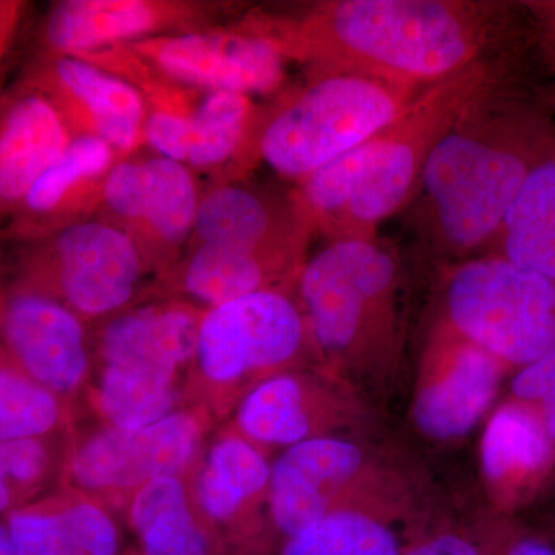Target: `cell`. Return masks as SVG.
Returning a JSON list of instances; mask_svg holds the SVG:
<instances>
[{
    "mask_svg": "<svg viewBox=\"0 0 555 555\" xmlns=\"http://www.w3.org/2000/svg\"><path fill=\"white\" fill-rule=\"evenodd\" d=\"M171 7L145 0H67L50 11L43 38L61 56H76L109 43L158 30Z\"/></svg>",
    "mask_w": 555,
    "mask_h": 555,
    "instance_id": "d6986e66",
    "label": "cell"
},
{
    "mask_svg": "<svg viewBox=\"0 0 555 555\" xmlns=\"http://www.w3.org/2000/svg\"><path fill=\"white\" fill-rule=\"evenodd\" d=\"M272 466L257 444L236 434L221 438L207 456L196 494L208 517L232 520L247 506L269 499Z\"/></svg>",
    "mask_w": 555,
    "mask_h": 555,
    "instance_id": "603a6c76",
    "label": "cell"
},
{
    "mask_svg": "<svg viewBox=\"0 0 555 555\" xmlns=\"http://www.w3.org/2000/svg\"><path fill=\"white\" fill-rule=\"evenodd\" d=\"M555 462V443L537 412L521 401L500 404L486 422L480 465L492 502L506 507L537 488Z\"/></svg>",
    "mask_w": 555,
    "mask_h": 555,
    "instance_id": "ac0fdd59",
    "label": "cell"
},
{
    "mask_svg": "<svg viewBox=\"0 0 555 555\" xmlns=\"http://www.w3.org/2000/svg\"><path fill=\"white\" fill-rule=\"evenodd\" d=\"M363 403V396L326 369L317 374L284 371L248 390L236 425L258 448L288 449L357 427L366 418Z\"/></svg>",
    "mask_w": 555,
    "mask_h": 555,
    "instance_id": "8fae6325",
    "label": "cell"
},
{
    "mask_svg": "<svg viewBox=\"0 0 555 555\" xmlns=\"http://www.w3.org/2000/svg\"><path fill=\"white\" fill-rule=\"evenodd\" d=\"M494 241L496 254L555 281V150L528 175Z\"/></svg>",
    "mask_w": 555,
    "mask_h": 555,
    "instance_id": "44dd1931",
    "label": "cell"
},
{
    "mask_svg": "<svg viewBox=\"0 0 555 555\" xmlns=\"http://www.w3.org/2000/svg\"><path fill=\"white\" fill-rule=\"evenodd\" d=\"M0 346L11 369L54 396L78 389L89 369L78 313L40 292H20L3 302Z\"/></svg>",
    "mask_w": 555,
    "mask_h": 555,
    "instance_id": "5bb4252c",
    "label": "cell"
},
{
    "mask_svg": "<svg viewBox=\"0 0 555 555\" xmlns=\"http://www.w3.org/2000/svg\"><path fill=\"white\" fill-rule=\"evenodd\" d=\"M30 86L49 94L62 115L86 116L90 134L127 152L138 144L145 126V102L127 80L83 61L60 56Z\"/></svg>",
    "mask_w": 555,
    "mask_h": 555,
    "instance_id": "9a60e30c",
    "label": "cell"
},
{
    "mask_svg": "<svg viewBox=\"0 0 555 555\" xmlns=\"http://www.w3.org/2000/svg\"><path fill=\"white\" fill-rule=\"evenodd\" d=\"M14 502H16V500H14L13 489H11L2 456H0V514L9 511Z\"/></svg>",
    "mask_w": 555,
    "mask_h": 555,
    "instance_id": "e575fe53",
    "label": "cell"
},
{
    "mask_svg": "<svg viewBox=\"0 0 555 555\" xmlns=\"http://www.w3.org/2000/svg\"><path fill=\"white\" fill-rule=\"evenodd\" d=\"M60 528L62 554L116 555L119 537L112 518L91 503L54 511Z\"/></svg>",
    "mask_w": 555,
    "mask_h": 555,
    "instance_id": "f1b7e54d",
    "label": "cell"
},
{
    "mask_svg": "<svg viewBox=\"0 0 555 555\" xmlns=\"http://www.w3.org/2000/svg\"><path fill=\"white\" fill-rule=\"evenodd\" d=\"M250 96L230 91H210L195 112L190 113L188 163L195 167H217L228 163L250 141L254 130Z\"/></svg>",
    "mask_w": 555,
    "mask_h": 555,
    "instance_id": "4316f807",
    "label": "cell"
},
{
    "mask_svg": "<svg viewBox=\"0 0 555 555\" xmlns=\"http://www.w3.org/2000/svg\"><path fill=\"white\" fill-rule=\"evenodd\" d=\"M134 49L169 78L210 91L250 96L270 93L284 80L286 57L248 27L141 39Z\"/></svg>",
    "mask_w": 555,
    "mask_h": 555,
    "instance_id": "7c38bea8",
    "label": "cell"
},
{
    "mask_svg": "<svg viewBox=\"0 0 555 555\" xmlns=\"http://www.w3.org/2000/svg\"><path fill=\"white\" fill-rule=\"evenodd\" d=\"M131 520L145 555H207V537L201 531L188 492L177 477H160L139 489Z\"/></svg>",
    "mask_w": 555,
    "mask_h": 555,
    "instance_id": "d4e9b609",
    "label": "cell"
},
{
    "mask_svg": "<svg viewBox=\"0 0 555 555\" xmlns=\"http://www.w3.org/2000/svg\"><path fill=\"white\" fill-rule=\"evenodd\" d=\"M42 438H24L0 443V456L13 489L14 500L27 495L49 476L50 449Z\"/></svg>",
    "mask_w": 555,
    "mask_h": 555,
    "instance_id": "4dcf8cb0",
    "label": "cell"
},
{
    "mask_svg": "<svg viewBox=\"0 0 555 555\" xmlns=\"http://www.w3.org/2000/svg\"><path fill=\"white\" fill-rule=\"evenodd\" d=\"M199 198L184 164L164 156L141 159L127 224L175 247L193 233Z\"/></svg>",
    "mask_w": 555,
    "mask_h": 555,
    "instance_id": "7402d4cb",
    "label": "cell"
},
{
    "mask_svg": "<svg viewBox=\"0 0 555 555\" xmlns=\"http://www.w3.org/2000/svg\"><path fill=\"white\" fill-rule=\"evenodd\" d=\"M438 321L524 367L555 349V281L499 254L467 258L441 281Z\"/></svg>",
    "mask_w": 555,
    "mask_h": 555,
    "instance_id": "8992f818",
    "label": "cell"
},
{
    "mask_svg": "<svg viewBox=\"0 0 555 555\" xmlns=\"http://www.w3.org/2000/svg\"><path fill=\"white\" fill-rule=\"evenodd\" d=\"M0 555H22L7 525H0Z\"/></svg>",
    "mask_w": 555,
    "mask_h": 555,
    "instance_id": "d590c367",
    "label": "cell"
},
{
    "mask_svg": "<svg viewBox=\"0 0 555 555\" xmlns=\"http://www.w3.org/2000/svg\"><path fill=\"white\" fill-rule=\"evenodd\" d=\"M201 425L178 412L139 429L107 430L89 438L73 456L72 477L93 491L142 488L160 477H177L196 454Z\"/></svg>",
    "mask_w": 555,
    "mask_h": 555,
    "instance_id": "4fadbf2b",
    "label": "cell"
},
{
    "mask_svg": "<svg viewBox=\"0 0 555 555\" xmlns=\"http://www.w3.org/2000/svg\"><path fill=\"white\" fill-rule=\"evenodd\" d=\"M301 268L257 251L198 244L185 262L182 283L193 298L217 308L255 292L295 284Z\"/></svg>",
    "mask_w": 555,
    "mask_h": 555,
    "instance_id": "ffe728a7",
    "label": "cell"
},
{
    "mask_svg": "<svg viewBox=\"0 0 555 555\" xmlns=\"http://www.w3.org/2000/svg\"><path fill=\"white\" fill-rule=\"evenodd\" d=\"M495 75L486 61L427 87L392 122L299 182L295 196L313 232L328 241L375 238L414 201L438 139Z\"/></svg>",
    "mask_w": 555,
    "mask_h": 555,
    "instance_id": "3957f363",
    "label": "cell"
},
{
    "mask_svg": "<svg viewBox=\"0 0 555 555\" xmlns=\"http://www.w3.org/2000/svg\"><path fill=\"white\" fill-rule=\"evenodd\" d=\"M420 91L352 73H315L270 113L250 142L270 169L299 184L392 122Z\"/></svg>",
    "mask_w": 555,
    "mask_h": 555,
    "instance_id": "5b68a950",
    "label": "cell"
},
{
    "mask_svg": "<svg viewBox=\"0 0 555 555\" xmlns=\"http://www.w3.org/2000/svg\"><path fill=\"white\" fill-rule=\"evenodd\" d=\"M503 555H555V545L535 537H517Z\"/></svg>",
    "mask_w": 555,
    "mask_h": 555,
    "instance_id": "836d02e7",
    "label": "cell"
},
{
    "mask_svg": "<svg viewBox=\"0 0 555 555\" xmlns=\"http://www.w3.org/2000/svg\"><path fill=\"white\" fill-rule=\"evenodd\" d=\"M491 7L462 0H331L251 30L313 73L427 89L486 62Z\"/></svg>",
    "mask_w": 555,
    "mask_h": 555,
    "instance_id": "6da1fadb",
    "label": "cell"
},
{
    "mask_svg": "<svg viewBox=\"0 0 555 555\" xmlns=\"http://www.w3.org/2000/svg\"><path fill=\"white\" fill-rule=\"evenodd\" d=\"M411 503L345 507L288 537L283 555H401L393 524Z\"/></svg>",
    "mask_w": 555,
    "mask_h": 555,
    "instance_id": "cb8c5ba5",
    "label": "cell"
},
{
    "mask_svg": "<svg viewBox=\"0 0 555 555\" xmlns=\"http://www.w3.org/2000/svg\"><path fill=\"white\" fill-rule=\"evenodd\" d=\"M401 262L382 240L328 241L295 283L310 341L335 377L360 396L396 378L403 343Z\"/></svg>",
    "mask_w": 555,
    "mask_h": 555,
    "instance_id": "277c9868",
    "label": "cell"
},
{
    "mask_svg": "<svg viewBox=\"0 0 555 555\" xmlns=\"http://www.w3.org/2000/svg\"><path fill=\"white\" fill-rule=\"evenodd\" d=\"M507 366L437 321L420 360L412 422L427 440L456 443L494 406Z\"/></svg>",
    "mask_w": 555,
    "mask_h": 555,
    "instance_id": "30bf717a",
    "label": "cell"
},
{
    "mask_svg": "<svg viewBox=\"0 0 555 555\" xmlns=\"http://www.w3.org/2000/svg\"><path fill=\"white\" fill-rule=\"evenodd\" d=\"M199 321L181 306L124 313L102 334L104 367L175 385L179 367L195 357Z\"/></svg>",
    "mask_w": 555,
    "mask_h": 555,
    "instance_id": "e0dca14e",
    "label": "cell"
},
{
    "mask_svg": "<svg viewBox=\"0 0 555 555\" xmlns=\"http://www.w3.org/2000/svg\"><path fill=\"white\" fill-rule=\"evenodd\" d=\"M54 555H76V554H54Z\"/></svg>",
    "mask_w": 555,
    "mask_h": 555,
    "instance_id": "8d00e7d4",
    "label": "cell"
},
{
    "mask_svg": "<svg viewBox=\"0 0 555 555\" xmlns=\"http://www.w3.org/2000/svg\"><path fill=\"white\" fill-rule=\"evenodd\" d=\"M22 3L0 2V57L9 47L14 28L21 20Z\"/></svg>",
    "mask_w": 555,
    "mask_h": 555,
    "instance_id": "d6a6232c",
    "label": "cell"
},
{
    "mask_svg": "<svg viewBox=\"0 0 555 555\" xmlns=\"http://www.w3.org/2000/svg\"><path fill=\"white\" fill-rule=\"evenodd\" d=\"M141 247L130 232L105 221H76L33 257V286H51L75 313L102 317L133 298L142 275Z\"/></svg>",
    "mask_w": 555,
    "mask_h": 555,
    "instance_id": "9c48e42d",
    "label": "cell"
},
{
    "mask_svg": "<svg viewBox=\"0 0 555 555\" xmlns=\"http://www.w3.org/2000/svg\"><path fill=\"white\" fill-rule=\"evenodd\" d=\"M401 555H483V551L463 532L441 531L420 540Z\"/></svg>",
    "mask_w": 555,
    "mask_h": 555,
    "instance_id": "1f68e13d",
    "label": "cell"
},
{
    "mask_svg": "<svg viewBox=\"0 0 555 555\" xmlns=\"http://www.w3.org/2000/svg\"><path fill=\"white\" fill-rule=\"evenodd\" d=\"M511 393L534 409L555 443V349L520 367L511 382Z\"/></svg>",
    "mask_w": 555,
    "mask_h": 555,
    "instance_id": "f546056e",
    "label": "cell"
},
{
    "mask_svg": "<svg viewBox=\"0 0 555 555\" xmlns=\"http://www.w3.org/2000/svg\"><path fill=\"white\" fill-rule=\"evenodd\" d=\"M269 509L278 529L298 534L345 507L411 503L406 481L366 444L346 436L312 438L273 463Z\"/></svg>",
    "mask_w": 555,
    "mask_h": 555,
    "instance_id": "52a82bcc",
    "label": "cell"
},
{
    "mask_svg": "<svg viewBox=\"0 0 555 555\" xmlns=\"http://www.w3.org/2000/svg\"><path fill=\"white\" fill-rule=\"evenodd\" d=\"M555 150L546 116L499 75L438 139L420 179L415 221L437 257L465 261L495 240L528 175Z\"/></svg>",
    "mask_w": 555,
    "mask_h": 555,
    "instance_id": "7a4b0ae2",
    "label": "cell"
},
{
    "mask_svg": "<svg viewBox=\"0 0 555 555\" xmlns=\"http://www.w3.org/2000/svg\"><path fill=\"white\" fill-rule=\"evenodd\" d=\"M61 418L57 396L14 369L0 366V443L46 437Z\"/></svg>",
    "mask_w": 555,
    "mask_h": 555,
    "instance_id": "83f0119b",
    "label": "cell"
},
{
    "mask_svg": "<svg viewBox=\"0 0 555 555\" xmlns=\"http://www.w3.org/2000/svg\"><path fill=\"white\" fill-rule=\"evenodd\" d=\"M69 126L49 94L27 83L0 112V214L20 208L65 149Z\"/></svg>",
    "mask_w": 555,
    "mask_h": 555,
    "instance_id": "2e32d148",
    "label": "cell"
},
{
    "mask_svg": "<svg viewBox=\"0 0 555 555\" xmlns=\"http://www.w3.org/2000/svg\"><path fill=\"white\" fill-rule=\"evenodd\" d=\"M112 145L94 134L72 138L60 158L51 164L20 207L22 232H36L60 217L76 192L91 179L108 173Z\"/></svg>",
    "mask_w": 555,
    "mask_h": 555,
    "instance_id": "484cf974",
    "label": "cell"
},
{
    "mask_svg": "<svg viewBox=\"0 0 555 555\" xmlns=\"http://www.w3.org/2000/svg\"><path fill=\"white\" fill-rule=\"evenodd\" d=\"M308 349L315 353L297 299L269 288L210 308L199 321L195 357L215 385L255 387Z\"/></svg>",
    "mask_w": 555,
    "mask_h": 555,
    "instance_id": "ba28073f",
    "label": "cell"
}]
</instances>
